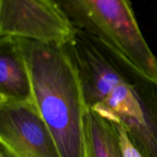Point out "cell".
Returning a JSON list of instances; mask_svg holds the SVG:
<instances>
[{
    "label": "cell",
    "mask_w": 157,
    "mask_h": 157,
    "mask_svg": "<svg viewBox=\"0 0 157 157\" xmlns=\"http://www.w3.org/2000/svg\"><path fill=\"white\" fill-rule=\"evenodd\" d=\"M113 124V123H112ZM117 131L118 135L121 141V145L122 147L123 153L124 157H142L140 154L139 152L136 150L134 147L132 145L130 141L129 140L128 137L127 136L125 130L124 129L122 125L120 124H113Z\"/></svg>",
    "instance_id": "ba28073f"
},
{
    "label": "cell",
    "mask_w": 157,
    "mask_h": 157,
    "mask_svg": "<svg viewBox=\"0 0 157 157\" xmlns=\"http://www.w3.org/2000/svg\"><path fill=\"white\" fill-rule=\"evenodd\" d=\"M0 157H61L34 102L0 104Z\"/></svg>",
    "instance_id": "5b68a950"
},
{
    "label": "cell",
    "mask_w": 157,
    "mask_h": 157,
    "mask_svg": "<svg viewBox=\"0 0 157 157\" xmlns=\"http://www.w3.org/2000/svg\"><path fill=\"white\" fill-rule=\"evenodd\" d=\"M84 128L87 157H124L114 125L87 107Z\"/></svg>",
    "instance_id": "52a82bcc"
},
{
    "label": "cell",
    "mask_w": 157,
    "mask_h": 157,
    "mask_svg": "<svg viewBox=\"0 0 157 157\" xmlns=\"http://www.w3.org/2000/svg\"><path fill=\"white\" fill-rule=\"evenodd\" d=\"M78 68L87 107L125 130L142 157H157V79L99 38L77 29L66 44Z\"/></svg>",
    "instance_id": "6da1fadb"
},
{
    "label": "cell",
    "mask_w": 157,
    "mask_h": 157,
    "mask_svg": "<svg viewBox=\"0 0 157 157\" xmlns=\"http://www.w3.org/2000/svg\"><path fill=\"white\" fill-rule=\"evenodd\" d=\"M16 39L29 70L34 103L61 157H87V105L78 68L66 45Z\"/></svg>",
    "instance_id": "7a4b0ae2"
},
{
    "label": "cell",
    "mask_w": 157,
    "mask_h": 157,
    "mask_svg": "<svg viewBox=\"0 0 157 157\" xmlns=\"http://www.w3.org/2000/svg\"><path fill=\"white\" fill-rule=\"evenodd\" d=\"M78 30L95 36L150 78L157 58L144 38L130 0H55Z\"/></svg>",
    "instance_id": "3957f363"
},
{
    "label": "cell",
    "mask_w": 157,
    "mask_h": 157,
    "mask_svg": "<svg viewBox=\"0 0 157 157\" xmlns=\"http://www.w3.org/2000/svg\"><path fill=\"white\" fill-rule=\"evenodd\" d=\"M34 102L29 70L16 38L0 37V104Z\"/></svg>",
    "instance_id": "8992f818"
},
{
    "label": "cell",
    "mask_w": 157,
    "mask_h": 157,
    "mask_svg": "<svg viewBox=\"0 0 157 157\" xmlns=\"http://www.w3.org/2000/svg\"><path fill=\"white\" fill-rule=\"evenodd\" d=\"M76 32L55 0H0V37L66 45Z\"/></svg>",
    "instance_id": "277c9868"
}]
</instances>
